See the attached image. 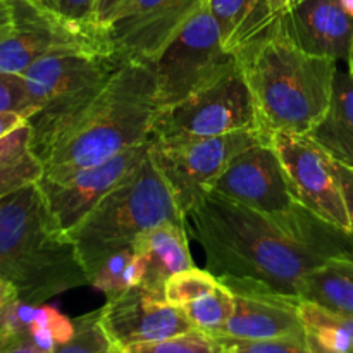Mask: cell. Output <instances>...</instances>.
Masks as SVG:
<instances>
[{"label":"cell","instance_id":"obj_1","mask_svg":"<svg viewBox=\"0 0 353 353\" xmlns=\"http://www.w3.org/2000/svg\"><path fill=\"white\" fill-rule=\"evenodd\" d=\"M186 228L202 247L207 271L300 299L307 272L353 252V234L302 209L276 219L216 193H205L186 212Z\"/></svg>","mask_w":353,"mask_h":353},{"label":"cell","instance_id":"obj_2","mask_svg":"<svg viewBox=\"0 0 353 353\" xmlns=\"http://www.w3.org/2000/svg\"><path fill=\"white\" fill-rule=\"evenodd\" d=\"M159 110L161 100L152 62H123L95 100L34 150L45 165L41 178L62 181L152 140Z\"/></svg>","mask_w":353,"mask_h":353},{"label":"cell","instance_id":"obj_3","mask_svg":"<svg viewBox=\"0 0 353 353\" xmlns=\"http://www.w3.org/2000/svg\"><path fill=\"white\" fill-rule=\"evenodd\" d=\"M236 57L262 131L309 134L324 119L333 99L338 62L296 47L279 16Z\"/></svg>","mask_w":353,"mask_h":353},{"label":"cell","instance_id":"obj_4","mask_svg":"<svg viewBox=\"0 0 353 353\" xmlns=\"http://www.w3.org/2000/svg\"><path fill=\"white\" fill-rule=\"evenodd\" d=\"M0 279L34 305L90 285L74 241L52 216L38 183L0 200Z\"/></svg>","mask_w":353,"mask_h":353},{"label":"cell","instance_id":"obj_5","mask_svg":"<svg viewBox=\"0 0 353 353\" xmlns=\"http://www.w3.org/2000/svg\"><path fill=\"white\" fill-rule=\"evenodd\" d=\"M165 223L186 224V217L148 154L137 172L112 190L69 236L92 281L110 255L131 248L140 234Z\"/></svg>","mask_w":353,"mask_h":353},{"label":"cell","instance_id":"obj_6","mask_svg":"<svg viewBox=\"0 0 353 353\" xmlns=\"http://www.w3.org/2000/svg\"><path fill=\"white\" fill-rule=\"evenodd\" d=\"M123 61L100 52H59L34 62L26 72L28 92L38 112L28 123L38 150L74 121L102 92Z\"/></svg>","mask_w":353,"mask_h":353},{"label":"cell","instance_id":"obj_7","mask_svg":"<svg viewBox=\"0 0 353 353\" xmlns=\"http://www.w3.org/2000/svg\"><path fill=\"white\" fill-rule=\"evenodd\" d=\"M252 128H259L257 112L240 62H236L230 71L186 99L161 107L152 140L181 143Z\"/></svg>","mask_w":353,"mask_h":353},{"label":"cell","instance_id":"obj_8","mask_svg":"<svg viewBox=\"0 0 353 353\" xmlns=\"http://www.w3.org/2000/svg\"><path fill=\"white\" fill-rule=\"evenodd\" d=\"M238 57L224 48L221 30L203 3L152 62L161 107L186 99L236 65Z\"/></svg>","mask_w":353,"mask_h":353},{"label":"cell","instance_id":"obj_9","mask_svg":"<svg viewBox=\"0 0 353 353\" xmlns=\"http://www.w3.org/2000/svg\"><path fill=\"white\" fill-rule=\"evenodd\" d=\"M269 140L271 134L259 128L181 143L152 140L150 157L186 216L196 200L209 192V186L233 161L234 155L252 145Z\"/></svg>","mask_w":353,"mask_h":353},{"label":"cell","instance_id":"obj_10","mask_svg":"<svg viewBox=\"0 0 353 353\" xmlns=\"http://www.w3.org/2000/svg\"><path fill=\"white\" fill-rule=\"evenodd\" d=\"M12 28L0 38V72L23 74L37 61L59 52L112 54L102 30L65 23L33 0H12Z\"/></svg>","mask_w":353,"mask_h":353},{"label":"cell","instance_id":"obj_11","mask_svg":"<svg viewBox=\"0 0 353 353\" xmlns=\"http://www.w3.org/2000/svg\"><path fill=\"white\" fill-rule=\"evenodd\" d=\"M271 143L281 161L293 199L319 219L352 234L333 157L309 134L278 131L271 134Z\"/></svg>","mask_w":353,"mask_h":353},{"label":"cell","instance_id":"obj_12","mask_svg":"<svg viewBox=\"0 0 353 353\" xmlns=\"http://www.w3.org/2000/svg\"><path fill=\"white\" fill-rule=\"evenodd\" d=\"M205 0H124L103 34L123 62H154Z\"/></svg>","mask_w":353,"mask_h":353},{"label":"cell","instance_id":"obj_13","mask_svg":"<svg viewBox=\"0 0 353 353\" xmlns=\"http://www.w3.org/2000/svg\"><path fill=\"white\" fill-rule=\"evenodd\" d=\"M207 193H216L283 221L292 219L303 209L290 192L281 161L271 140L252 145L234 155Z\"/></svg>","mask_w":353,"mask_h":353},{"label":"cell","instance_id":"obj_14","mask_svg":"<svg viewBox=\"0 0 353 353\" xmlns=\"http://www.w3.org/2000/svg\"><path fill=\"white\" fill-rule=\"evenodd\" d=\"M152 140L137 147L126 148L121 154L81 169L62 181L40 178L47 205L52 216L64 231H72L112 190L137 172L150 154Z\"/></svg>","mask_w":353,"mask_h":353},{"label":"cell","instance_id":"obj_15","mask_svg":"<svg viewBox=\"0 0 353 353\" xmlns=\"http://www.w3.org/2000/svg\"><path fill=\"white\" fill-rule=\"evenodd\" d=\"M100 319L119 348L165 340L193 330L181 307L171 305L164 296L141 285L107 299Z\"/></svg>","mask_w":353,"mask_h":353},{"label":"cell","instance_id":"obj_16","mask_svg":"<svg viewBox=\"0 0 353 353\" xmlns=\"http://www.w3.org/2000/svg\"><path fill=\"white\" fill-rule=\"evenodd\" d=\"M233 292L234 312L216 336L238 340H307L305 324L300 314L302 300L279 295L265 286L240 279H219Z\"/></svg>","mask_w":353,"mask_h":353},{"label":"cell","instance_id":"obj_17","mask_svg":"<svg viewBox=\"0 0 353 353\" xmlns=\"http://www.w3.org/2000/svg\"><path fill=\"white\" fill-rule=\"evenodd\" d=\"M296 47L317 57L347 61L353 43V17L340 0H299L279 16Z\"/></svg>","mask_w":353,"mask_h":353},{"label":"cell","instance_id":"obj_18","mask_svg":"<svg viewBox=\"0 0 353 353\" xmlns=\"http://www.w3.org/2000/svg\"><path fill=\"white\" fill-rule=\"evenodd\" d=\"M134 252L147 259V276L141 286L164 296V285L171 276L195 268L188 245L186 224L165 223L145 231L134 240Z\"/></svg>","mask_w":353,"mask_h":353},{"label":"cell","instance_id":"obj_19","mask_svg":"<svg viewBox=\"0 0 353 353\" xmlns=\"http://www.w3.org/2000/svg\"><path fill=\"white\" fill-rule=\"evenodd\" d=\"M309 137L334 161L353 169V76L348 68H336L330 110Z\"/></svg>","mask_w":353,"mask_h":353},{"label":"cell","instance_id":"obj_20","mask_svg":"<svg viewBox=\"0 0 353 353\" xmlns=\"http://www.w3.org/2000/svg\"><path fill=\"white\" fill-rule=\"evenodd\" d=\"M300 299L338 316L353 317V252L331 257L307 272Z\"/></svg>","mask_w":353,"mask_h":353},{"label":"cell","instance_id":"obj_21","mask_svg":"<svg viewBox=\"0 0 353 353\" xmlns=\"http://www.w3.org/2000/svg\"><path fill=\"white\" fill-rule=\"evenodd\" d=\"M205 3L219 26L224 48L234 55L276 19L269 0H205Z\"/></svg>","mask_w":353,"mask_h":353},{"label":"cell","instance_id":"obj_22","mask_svg":"<svg viewBox=\"0 0 353 353\" xmlns=\"http://www.w3.org/2000/svg\"><path fill=\"white\" fill-rule=\"evenodd\" d=\"M43 171V162L31 145L30 123L0 140V200L38 183Z\"/></svg>","mask_w":353,"mask_h":353},{"label":"cell","instance_id":"obj_23","mask_svg":"<svg viewBox=\"0 0 353 353\" xmlns=\"http://www.w3.org/2000/svg\"><path fill=\"white\" fill-rule=\"evenodd\" d=\"M300 314L305 324L307 345L314 353H353L350 336L333 312L302 300Z\"/></svg>","mask_w":353,"mask_h":353},{"label":"cell","instance_id":"obj_24","mask_svg":"<svg viewBox=\"0 0 353 353\" xmlns=\"http://www.w3.org/2000/svg\"><path fill=\"white\" fill-rule=\"evenodd\" d=\"M185 316L192 323L193 330L216 336L223 331L234 312V295L226 285H219L212 292L181 307Z\"/></svg>","mask_w":353,"mask_h":353},{"label":"cell","instance_id":"obj_25","mask_svg":"<svg viewBox=\"0 0 353 353\" xmlns=\"http://www.w3.org/2000/svg\"><path fill=\"white\" fill-rule=\"evenodd\" d=\"M74 330V319L64 316L57 307L47 303L31 305L28 336L41 350L52 353L59 345L71 340Z\"/></svg>","mask_w":353,"mask_h":353},{"label":"cell","instance_id":"obj_26","mask_svg":"<svg viewBox=\"0 0 353 353\" xmlns=\"http://www.w3.org/2000/svg\"><path fill=\"white\" fill-rule=\"evenodd\" d=\"M74 334L52 353H114L117 345L103 327L100 309L74 319Z\"/></svg>","mask_w":353,"mask_h":353},{"label":"cell","instance_id":"obj_27","mask_svg":"<svg viewBox=\"0 0 353 353\" xmlns=\"http://www.w3.org/2000/svg\"><path fill=\"white\" fill-rule=\"evenodd\" d=\"M219 285V279L207 269L190 268L171 276L164 285L165 302L174 307H185L186 303L212 292Z\"/></svg>","mask_w":353,"mask_h":353},{"label":"cell","instance_id":"obj_28","mask_svg":"<svg viewBox=\"0 0 353 353\" xmlns=\"http://www.w3.org/2000/svg\"><path fill=\"white\" fill-rule=\"evenodd\" d=\"M123 350L124 353H224V348L216 338L199 330L165 340L131 345Z\"/></svg>","mask_w":353,"mask_h":353},{"label":"cell","instance_id":"obj_29","mask_svg":"<svg viewBox=\"0 0 353 353\" xmlns=\"http://www.w3.org/2000/svg\"><path fill=\"white\" fill-rule=\"evenodd\" d=\"M131 257H133V248H126V250L110 255L93 276L90 286L95 288L97 292L103 293L107 299H114V296L128 292L130 288L126 285V268Z\"/></svg>","mask_w":353,"mask_h":353},{"label":"cell","instance_id":"obj_30","mask_svg":"<svg viewBox=\"0 0 353 353\" xmlns=\"http://www.w3.org/2000/svg\"><path fill=\"white\" fill-rule=\"evenodd\" d=\"M228 353H314L307 340L278 338V340H238L230 336H214Z\"/></svg>","mask_w":353,"mask_h":353},{"label":"cell","instance_id":"obj_31","mask_svg":"<svg viewBox=\"0 0 353 353\" xmlns=\"http://www.w3.org/2000/svg\"><path fill=\"white\" fill-rule=\"evenodd\" d=\"M0 112H21L30 119L38 112L23 74L0 72Z\"/></svg>","mask_w":353,"mask_h":353},{"label":"cell","instance_id":"obj_32","mask_svg":"<svg viewBox=\"0 0 353 353\" xmlns=\"http://www.w3.org/2000/svg\"><path fill=\"white\" fill-rule=\"evenodd\" d=\"M33 2L65 23L86 30H100L95 23L97 0H33Z\"/></svg>","mask_w":353,"mask_h":353},{"label":"cell","instance_id":"obj_33","mask_svg":"<svg viewBox=\"0 0 353 353\" xmlns=\"http://www.w3.org/2000/svg\"><path fill=\"white\" fill-rule=\"evenodd\" d=\"M333 168L334 172L338 176V181H340L341 192H343L345 203H347L348 217H350V226H352V234H353V169L347 168V165L340 164L333 159Z\"/></svg>","mask_w":353,"mask_h":353},{"label":"cell","instance_id":"obj_34","mask_svg":"<svg viewBox=\"0 0 353 353\" xmlns=\"http://www.w3.org/2000/svg\"><path fill=\"white\" fill-rule=\"evenodd\" d=\"M124 3V0H97L95 7V23L100 30H103L107 23L110 21V17L116 14V10L119 9Z\"/></svg>","mask_w":353,"mask_h":353},{"label":"cell","instance_id":"obj_35","mask_svg":"<svg viewBox=\"0 0 353 353\" xmlns=\"http://www.w3.org/2000/svg\"><path fill=\"white\" fill-rule=\"evenodd\" d=\"M28 121H30V117L21 112H0V140L19 126L26 124Z\"/></svg>","mask_w":353,"mask_h":353},{"label":"cell","instance_id":"obj_36","mask_svg":"<svg viewBox=\"0 0 353 353\" xmlns=\"http://www.w3.org/2000/svg\"><path fill=\"white\" fill-rule=\"evenodd\" d=\"M14 23L12 0H0V38L6 37Z\"/></svg>","mask_w":353,"mask_h":353},{"label":"cell","instance_id":"obj_37","mask_svg":"<svg viewBox=\"0 0 353 353\" xmlns=\"http://www.w3.org/2000/svg\"><path fill=\"white\" fill-rule=\"evenodd\" d=\"M14 300H17V292L14 290V286H10L9 283L0 279V316H2L3 310H6Z\"/></svg>","mask_w":353,"mask_h":353},{"label":"cell","instance_id":"obj_38","mask_svg":"<svg viewBox=\"0 0 353 353\" xmlns=\"http://www.w3.org/2000/svg\"><path fill=\"white\" fill-rule=\"evenodd\" d=\"M0 353H48V352L38 348L37 345H34L33 341L28 338V340L19 341V343H16V345H12V347L6 348V350L0 352Z\"/></svg>","mask_w":353,"mask_h":353},{"label":"cell","instance_id":"obj_39","mask_svg":"<svg viewBox=\"0 0 353 353\" xmlns=\"http://www.w3.org/2000/svg\"><path fill=\"white\" fill-rule=\"evenodd\" d=\"M269 2H271L272 14H274V17H278L281 16V14L288 12L299 0H269Z\"/></svg>","mask_w":353,"mask_h":353},{"label":"cell","instance_id":"obj_40","mask_svg":"<svg viewBox=\"0 0 353 353\" xmlns=\"http://www.w3.org/2000/svg\"><path fill=\"white\" fill-rule=\"evenodd\" d=\"M340 2H341V7H343V9L353 17V0H340Z\"/></svg>","mask_w":353,"mask_h":353},{"label":"cell","instance_id":"obj_41","mask_svg":"<svg viewBox=\"0 0 353 353\" xmlns=\"http://www.w3.org/2000/svg\"><path fill=\"white\" fill-rule=\"evenodd\" d=\"M347 64H348V71H350V74L353 76V43H352V48H350V54H348Z\"/></svg>","mask_w":353,"mask_h":353},{"label":"cell","instance_id":"obj_42","mask_svg":"<svg viewBox=\"0 0 353 353\" xmlns=\"http://www.w3.org/2000/svg\"><path fill=\"white\" fill-rule=\"evenodd\" d=\"M224 353H228V352H226V350H224Z\"/></svg>","mask_w":353,"mask_h":353}]
</instances>
